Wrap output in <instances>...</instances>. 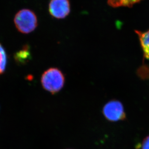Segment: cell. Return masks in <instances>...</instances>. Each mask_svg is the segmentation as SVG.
<instances>
[{"instance_id":"cell-8","label":"cell","mask_w":149,"mask_h":149,"mask_svg":"<svg viewBox=\"0 0 149 149\" xmlns=\"http://www.w3.org/2000/svg\"><path fill=\"white\" fill-rule=\"evenodd\" d=\"M30 55V52L27 50V48H24L17 54L16 59L19 61H22L29 58Z\"/></svg>"},{"instance_id":"cell-1","label":"cell","mask_w":149,"mask_h":149,"mask_svg":"<svg viewBox=\"0 0 149 149\" xmlns=\"http://www.w3.org/2000/svg\"><path fill=\"white\" fill-rule=\"evenodd\" d=\"M65 82L64 75L56 68H51L45 70L41 77L43 88L52 94L59 92L63 88Z\"/></svg>"},{"instance_id":"cell-9","label":"cell","mask_w":149,"mask_h":149,"mask_svg":"<svg viewBox=\"0 0 149 149\" xmlns=\"http://www.w3.org/2000/svg\"><path fill=\"white\" fill-rule=\"evenodd\" d=\"M141 147V149H149V136L143 140Z\"/></svg>"},{"instance_id":"cell-6","label":"cell","mask_w":149,"mask_h":149,"mask_svg":"<svg viewBox=\"0 0 149 149\" xmlns=\"http://www.w3.org/2000/svg\"><path fill=\"white\" fill-rule=\"evenodd\" d=\"M142 0H108V4L112 7H131Z\"/></svg>"},{"instance_id":"cell-3","label":"cell","mask_w":149,"mask_h":149,"mask_svg":"<svg viewBox=\"0 0 149 149\" xmlns=\"http://www.w3.org/2000/svg\"><path fill=\"white\" fill-rule=\"evenodd\" d=\"M102 113L106 119L111 122L123 121L126 118L124 106L118 100H111L105 104Z\"/></svg>"},{"instance_id":"cell-4","label":"cell","mask_w":149,"mask_h":149,"mask_svg":"<svg viewBox=\"0 0 149 149\" xmlns=\"http://www.w3.org/2000/svg\"><path fill=\"white\" fill-rule=\"evenodd\" d=\"M48 10L51 16L54 18L63 19L70 13V2L69 0H51Z\"/></svg>"},{"instance_id":"cell-5","label":"cell","mask_w":149,"mask_h":149,"mask_svg":"<svg viewBox=\"0 0 149 149\" xmlns=\"http://www.w3.org/2000/svg\"><path fill=\"white\" fill-rule=\"evenodd\" d=\"M135 32L139 37L144 56L147 59H149V30L145 32H141L139 31H136Z\"/></svg>"},{"instance_id":"cell-7","label":"cell","mask_w":149,"mask_h":149,"mask_svg":"<svg viewBox=\"0 0 149 149\" xmlns=\"http://www.w3.org/2000/svg\"><path fill=\"white\" fill-rule=\"evenodd\" d=\"M7 56L4 47L0 43V75L4 73L7 65Z\"/></svg>"},{"instance_id":"cell-2","label":"cell","mask_w":149,"mask_h":149,"mask_svg":"<svg viewBox=\"0 0 149 149\" xmlns=\"http://www.w3.org/2000/svg\"><path fill=\"white\" fill-rule=\"evenodd\" d=\"M14 21L17 30L23 34L33 32L38 26L36 15L29 9L19 10L15 15Z\"/></svg>"}]
</instances>
